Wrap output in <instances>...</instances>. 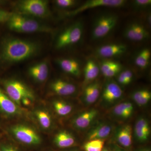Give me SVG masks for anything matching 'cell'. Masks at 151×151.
Segmentation results:
<instances>
[{
	"label": "cell",
	"instance_id": "cell-38",
	"mask_svg": "<svg viewBox=\"0 0 151 151\" xmlns=\"http://www.w3.org/2000/svg\"><path fill=\"white\" fill-rule=\"evenodd\" d=\"M114 151H122V150H120V149H116L115 150H114Z\"/></svg>",
	"mask_w": 151,
	"mask_h": 151
},
{
	"label": "cell",
	"instance_id": "cell-19",
	"mask_svg": "<svg viewBox=\"0 0 151 151\" xmlns=\"http://www.w3.org/2000/svg\"><path fill=\"white\" fill-rule=\"evenodd\" d=\"M134 132L136 137L140 142L146 141L150 134V129L148 122L145 118H140L135 125Z\"/></svg>",
	"mask_w": 151,
	"mask_h": 151
},
{
	"label": "cell",
	"instance_id": "cell-33",
	"mask_svg": "<svg viewBox=\"0 0 151 151\" xmlns=\"http://www.w3.org/2000/svg\"><path fill=\"white\" fill-rule=\"evenodd\" d=\"M12 14L13 12L0 9V22H6Z\"/></svg>",
	"mask_w": 151,
	"mask_h": 151
},
{
	"label": "cell",
	"instance_id": "cell-31",
	"mask_svg": "<svg viewBox=\"0 0 151 151\" xmlns=\"http://www.w3.org/2000/svg\"><path fill=\"white\" fill-rule=\"evenodd\" d=\"M151 5V0H135L133 1V7L137 10L148 8Z\"/></svg>",
	"mask_w": 151,
	"mask_h": 151
},
{
	"label": "cell",
	"instance_id": "cell-12",
	"mask_svg": "<svg viewBox=\"0 0 151 151\" xmlns=\"http://www.w3.org/2000/svg\"><path fill=\"white\" fill-rule=\"evenodd\" d=\"M49 68L48 62L43 60L31 66L28 73L35 81L40 83L44 82L48 77Z\"/></svg>",
	"mask_w": 151,
	"mask_h": 151
},
{
	"label": "cell",
	"instance_id": "cell-7",
	"mask_svg": "<svg viewBox=\"0 0 151 151\" xmlns=\"http://www.w3.org/2000/svg\"><path fill=\"white\" fill-rule=\"evenodd\" d=\"M127 2V1L124 0H89L78 6L75 9L67 12L65 15L67 17H72L84 11L101 7H121L124 6Z\"/></svg>",
	"mask_w": 151,
	"mask_h": 151
},
{
	"label": "cell",
	"instance_id": "cell-26",
	"mask_svg": "<svg viewBox=\"0 0 151 151\" xmlns=\"http://www.w3.org/2000/svg\"><path fill=\"white\" fill-rule=\"evenodd\" d=\"M133 100L140 106L145 105L151 100V92L146 89H142L136 91L132 95Z\"/></svg>",
	"mask_w": 151,
	"mask_h": 151
},
{
	"label": "cell",
	"instance_id": "cell-18",
	"mask_svg": "<svg viewBox=\"0 0 151 151\" xmlns=\"http://www.w3.org/2000/svg\"><path fill=\"white\" fill-rule=\"evenodd\" d=\"M97 111L95 109L86 111L76 117L73 124L76 128L84 129L89 127L97 116Z\"/></svg>",
	"mask_w": 151,
	"mask_h": 151
},
{
	"label": "cell",
	"instance_id": "cell-11",
	"mask_svg": "<svg viewBox=\"0 0 151 151\" xmlns=\"http://www.w3.org/2000/svg\"><path fill=\"white\" fill-rule=\"evenodd\" d=\"M56 62L65 73L77 77L80 76L81 65L77 60L71 58H61L58 59Z\"/></svg>",
	"mask_w": 151,
	"mask_h": 151
},
{
	"label": "cell",
	"instance_id": "cell-37",
	"mask_svg": "<svg viewBox=\"0 0 151 151\" xmlns=\"http://www.w3.org/2000/svg\"><path fill=\"white\" fill-rule=\"evenodd\" d=\"M139 151H151L149 149H144V150H141Z\"/></svg>",
	"mask_w": 151,
	"mask_h": 151
},
{
	"label": "cell",
	"instance_id": "cell-13",
	"mask_svg": "<svg viewBox=\"0 0 151 151\" xmlns=\"http://www.w3.org/2000/svg\"><path fill=\"white\" fill-rule=\"evenodd\" d=\"M0 112L4 115L14 116L18 114L19 109L17 104L11 100L0 88Z\"/></svg>",
	"mask_w": 151,
	"mask_h": 151
},
{
	"label": "cell",
	"instance_id": "cell-8",
	"mask_svg": "<svg viewBox=\"0 0 151 151\" xmlns=\"http://www.w3.org/2000/svg\"><path fill=\"white\" fill-rule=\"evenodd\" d=\"M11 132L17 139L29 145H37L40 143V137L30 127L18 125L12 127Z\"/></svg>",
	"mask_w": 151,
	"mask_h": 151
},
{
	"label": "cell",
	"instance_id": "cell-17",
	"mask_svg": "<svg viewBox=\"0 0 151 151\" xmlns=\"http://www.w3.org/2000/svg\"><path fill=\"white\" fill-rule=\"evenodd\" d=\"M100 71V66L96 61L93 59H88L84 68V83L87 84L94 81Z\"/></svg>",
	"mask_w": 151,
	"mask_h": 151
},
{
	"label": "cell",
	"instance_id": "cell-30",
	"mask_svg": "<svg viewBox=\"0 0 151 151\" xmlns=\"http://www.w3.org/2000/svg\"><path fill=\"white\" fill-rule=\"evenodd\" d=\"M55 5L61 9L71 8L75 6L78 1L74 0H56L55 1Z\"/></svg>",
	"mask_w": 151,
	"mask_h": 151
},
{
	"label": "cell",
	"instance_id": "cell-24",
	"mask_svg": "<svg viewBox=\"0 0 151 151\" xmlns=\"http://www.w3.org/2000/svg\"><path fill=\"white\" fill-rule=\"evenodd\" d=\"M132 129L130 125H126L119 131L117 139L120 145L128 147L132 144Z\"/></svg>",
	"mask_w": 151,
	"mask_h": 151
},
{
	"label": "cell",
	"instance_id": "cell-21",
	"mask_svg": "<svg viewBox=\"0 0 151 151\" xmlns=\"http://www.w3.org/2000/svg\"><path fill=\"white\" fill-rule=\"evenodd\" d=\"M151 52L149 48H145L140 50L135 56L134 62L136 66L141 69L148 67L150 61Z\"/></svg>",
	"mask_w": 151,
	"mask_h": 151
},
{
	"label": "cell",
	"instance_id": "cell-25",
	"mask_svg": "<svg viewBox=\"0 0 151 151\" xmlns=\"http://www.w3.org/2000/svg\"><path fill=\"white\" fill-rule=\"evenodd\" d=\"M134 108L133 105L129 102L121 103L114 108V114L121 118H129L133 113Z\"/></svg>",
	"mask_w": 151,
	"mask_h": 151
},
{
	"label": "cell",
	"instance_id": "cell-15",
	"mask_svg": "<svg viewBox=\"0 0 151 151\" xmlns=\"http://www.w3.org/2000/svg\"><path fill=\"white\" fill-rule=\"evenodd\" d=\"M123 91L119 84L114 81L108 82L105 85L103 93V98L105 102L113 103L122 97Z\"/></svg>",
	"mask_w": 151,
	"mask_h": 151
},
{
	"label": "cell",
	"instance_id": "cell-14",
	"mask_svg": "<svg viewBox=\"0 0 151 151\" xmlns=\"http://www.w3.org/2000/svg\"><path fill=\"white\" fill-rule=\"evenodd\" d=\"M100 70L106 78L116 76L122 70V65L120 63L111 59H103L100 65Z\"/></svg>",
	"mask_w": 151,
	"mask_h": 151
},
{
	"label": "cell",
	"instance_id": "cell-9",
	"mask_svg": "<svg viewBox=\"0 0 151 151\" xmlns=\"http://www.w3.org/2000/svg\"><path fill=\"white\" fill-rule=\"evenodd\" d=\"M124 35L127 39L134 42L145 41L150 37V32L145 26L139 22L130 23L124 29Z\"/></svg>",
	"mask_w": 151,
	"mask_h": 151
},
{
	"label": "cell",
	"instance_id": "cell-20",
	"mask_svg": "<svg viewBox=\"0 0 151 151\" xmlns=\"http://www.w3.org/2000/svg\"><path fill=\"white\" fill-rule=\"evenodd\" d=\"M100 85L99 82L95 81L90 83L84 89V98L88 104H92L97 100L100 95Z\"/></svg>",
	"mask_w": 151,
	"mask_h": 151
},
{
	"label": "cell",
	"instance_id": "cell-3",
	"mask_svg": "<svg viewBox=\"0 0 151 151\" xmlns=\"http://www.w3.org/2000/svg\"><path fill=\"white\" fill-rule=\"evenodd\" d=\"M84 33L83 22L78 21L73 23L60 33L55 41V48L60 50L76 45L82 40Z\"/></svg>",
	"mask_w": 151,
	"mask_h": 151
},
{
	"label": "cell",
	"instance_id": "cell-39",
	"mask_svg": "<svg viewBox=\"0 0 151 151\" xmlns=\"http://www.w3.org/2000/svg\"><path fill=\"white\" fill-rule=\"evenodd\" d=\"M103 151H109L108 150H107V149H104V150H103Z\"/></svg>",
	"mask_w": 151,
	"mask_h": 151
},
{
	"label": "cell",
	"instance_id": "cell-2",
	"mask_svg": "<svg viewBox=\"0 0 151 151\" xmlns=\"http://www.w3.org/2000/svg\"><path fill=\"white\" fill-rule=\"evenodd\" d=\"M6 23L10 29L17 32L33 33H49L52 31V29L47 25L31 17L16 13H13Z\"/></svg>",
	"mask_w": 151,
	"mask_h": 151
},
{
	"label": "cell",
	"instance_id": "cell-10",
	"mask_svg": "<svg viewBox=\"0 0 151 151\" xmlns=\"http://www.w3.org/2000/svg\"><path fill=\"white\" fill-rule=\"evenodd\" d=\"M127 45L124 44H106L97 47L95 49V53L103 59H110L122 56L127 52Z\"/></svg>",
	"mask_w": 151,
	"mask_h": 151
},
{
	"label": "cell",
	"instance_id": "cell-36",
	"mask_svg": "<svg viewBox=\"0 0 151 151\" xmlns=\"http://www.w3.org/2000/svg\"><path fill=\"white\" fill-rule=\"evenodd\" d=\"M6 2V1H0V6L4 4Z\"/></svg>",
	"mask_w": 151,
	"mask_h": 151
},
{
	"label": "cell",
	"instance_id": "cell-23",
	"mask_svg": "<svg viewBox=\"0 0 151 151\" xmlns=\"http://www.w3.org/2000/svg\"><path fill=\"white\" fill-rule=\"evenodd\" d=\"M111 127L107 124H103L94 128L89 132L88 138L89 140L93 139H103L110 134Z\"/></svg>",
	"mask_w": 151,
	"mask_h": 151
},
{
	"label": "cell",
	"instance_id": "cell-32",
	"mask_svg": "<svg viewBox=\"0 0 151 151\" xmlns=\"http://www.w3.org/2000/svg\"><path fill=\"white\" fill-rule=\"evenodd\" d=\"M121 74L123 76L127 85L131 83L133 80V72L130 69H125L121 71Z\"/></svg>",
	"mask_w": 151,
	"mask_h": 151
},
{
	"label": "cell",
	"instance_id": "cell-4",
	"mask_svg": "<svg viewBox=\"0 0 151 151\" xmlns=\"http://www.w3.org/2000/svg\"><path fill=\"white\" fill-rule=\"evenodd\" d=\"M16 13L29 17L46 18L51 15L47 1L23 0L14 4Z\"/></svg>",
	"mask_w": 151,
	"mask_h": 151
},
{
	"label": "cell",
	"instance_id": "cell-22",
	"mask_svg": "<svg viewBox=\"0 0 151 151\" xmlns=\"http://www.w3.org/2000/svg\"><path fill=\"white\" fill-rule=\"evenodd\" d=\"M54 142L60 148L69 147L75 143V139L71 134L66 131L59 132L55 137Z\"/></svg>",
	"mask_w": 151,
	"mask_h": 151
},
{
	"label": "cell",
	"instance_id": "cell-29",
	"mask_svg": "<svg viewBox=\"0 0 151 151\" xmlns=\"http://www.w3.org/2000/svg\"><path fill=\"white\" fill-rule=\"evenodd\" d=\"M105 141L103 139H93L84 144L85 151H103Z\"/></svg>",
	"mask_w": 151,
	"mask_h": 151
},
{
	"label": "cell",
	"instance_id": "cell-28",
	"mask_svg": "<svg viewBox=\"0 0 151 151\" xmlns=\"http://www.w3.org/2000/svg\"><path fill=\"white\" fill-rule=\"evenodd\" d=\"M53 107L55 112L61 116L68 115L71 112L72 107L69 104L61 100H56L53 102Z\"/></svg>",
	"mask_w": 151,
	"mask_h": 151
},
{
	"label": "cell",
	"instance_id": "cell-35",
	"mask_svg": "<svg viewBox=\"0 0 151 151\" xmlns=\"http://www.w3.org/2000/svg\"><path fill=\"white\" fill-rule=\"evenodd\" d=\"M146 23L149 27H150L151 24V14L148 13L146 15Z\"/></svg>",
	"mask_w": 151,
	"mask_h": 151
},
{
	"label": "cell",
	"instance_id": "cell-1",
	"mask_svg": "<svg viewBox=\"0 0 151 151\" xmlns=\"http://www.w3.org/2000/svg\"><path fill=\"white\" fill-rule=\"evenodd\" d=\"M40 45L33 41L9 37L5 38L0 45V66L8 67L35 56Z\"/></svg>",
	"mask_w": 151,
	"mask_h": 151
},
{
	"label": "cell",
	"instance_id": "cell-6",
	"mask_svg": "<svg viewBox=\"0 0 151 151\" xmlns=\"http://www.w3.org/2000/svg\"><path fill=\"white\" fill-rule=\"evenodd\" d=\"M5 93L17 105L22 101L28 99L33 101L35 95L28 86L21 81L15 79H8L2 81Z\"/></svg>",
	"mask_w": 151,
	"mask_h": 151
},
{
	"label": "cell",
	"instance_id": "cell-27",
	"mask_svg": "<svg viewBox=\"0 0 151 151\" xmlns=\"http://www.w3.org/2000/svg\"><path fill=\"white\" fill-rule=\"evenodd\" d=\"M39 123L43 129H47L51 127L52 120L49 113L44 110H38L35 113Z\"/></svg>",
	"mask_w": 151,
	"mask_h": 151
},
{
	"label": "cell",
	"instance_id": "cell-5",
	"mask_svg": "<svg viewBox=\"0 0 151 151\" xmlns=\"http://www.w3.org/2000/svg\"><path fill=\"white\" fill-rule=\"evenodd\" d=\"M118 19V16L113 13L102 14L97 17L92 25V40H101L110 35L117 25Z\"/></svg>",
	"mask_w": 151,
	"mask_h": 151
},
{
	"label": "cell",
	"instance_id": "cell-16",
	"mask_svg": "<svg viewBox=\"0 0 151 151\" xmlns=\"http://www.w3.org/2000/svg\"><path fill=\"white\" fill-rule=\"evenodd\" d=\"M50 87L55 93L60 96L72 95L74 94L77 90L75 85L61 79H58L53 81Z\"/></svg>",
	"mask_w": 151,
	"mask_h": 151
},
{
	"label": "cell",
	"instance_id": "cell-34",
	"mask_svg": "<svg viewBox=\"0 0 151 151\" xmlns=\"http://www.w3.org/2000/svg\"><path fill=\"white\" fill-rule=\"evenodd\" d=\"M0 151H19L16 148L9 145H3L0 147Z\"/></svg>",
	"mask_w": 151,
	"mask_h": 151
}]
</instances>
